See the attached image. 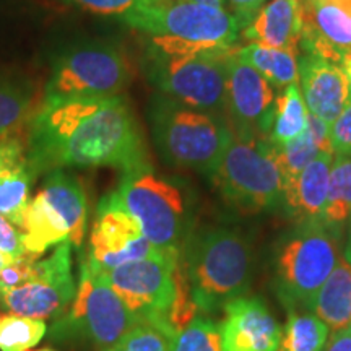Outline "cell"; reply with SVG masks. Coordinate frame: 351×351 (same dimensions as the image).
I'll return each mask as SVG.
<instances>
[{"label":"cell","instance_id":"obj_19","mask_svg":"<svg viewBox=\"0 0 351 351\" xmlns=\"http://www.w3.org/2000/svg\"><path fill=\"white\" fill-rule=\"evenodd\" d=\"M34 174L26 158V143L15 135L0 140V215L20 230Z\"/></svg>","mask_w":351,"mask_h":351},{"label":"cell","instance_id":"obj_2","mask_svg":"<svg viewBox=\"0 0 351 351\" xmlns=\"http://www.w3.org/2000/svg\"><path fill=\"white\" fill-rule=\"evenodd\" d=\"M179 263L197 309L208 315L247 295L256 270V251L241 228L204 225L192 232Z\"/></svg>","mask_w":351,"mask_h":351},{"label":"cell","instance_id":"obj_1","mask_svg":"<svg viewBox=\"0 0 351 351\" xmlns=\"http://www.w3.org/2000/svg\"><path fill=\"white\" fill-rule=\"evenodd\" d=\"M26 158L34 178L56 169L152 166L145 137L122 95L43 103L29 122Z\"/></svg>","mask_w":351,"mask_h":351},{"label":"cell","instance_id":"obj_26","mask_svg":"<svg viewBox=\"0 0 351 351\" xmlns=\"http://www.w3.org/2000/svg\"><path fill=\"white\" fill-rule=\"evenodd\" d=\"M280 351H326L330 328L307 309H288Z\"/></svg>","mask_w":351,"mask_h":351},{"label":"cell","instance_id":"obj_17","mask_svg":"<svg viewBox=\"0 0 351 351\" xmlns=\"http://www.w3.org/2000/svg\"><path fill=\"white\" fill-rule=\"evenodd\" d=\"M298 75L309 112L330 127L350 101L343 70L319 56L298 54Z\"/></svg>","mask_w":351,"mask_h":351},{"label":"cell","instance_id":"obj_9","mask_svg":"<svg viewBox=\"0 0 351 351\" xmlns=\"http://www.w3.org/2000/svg\"><path fill=\"white\" fill-rule=\"evenodd\" d=\"M86 226L85 189L67 169H56L46 174L41 191L26 205L20 231L26 254L38 258L65 241L82 247Z\"/></svg>","mask_w":351,"mask_h":351},{"label":"cell","instance_id":"obj_37","mask_svg":"<svg viewBox=\"0 0 351 351\" xmlns=\"http://www.w3.org/2000/svg\"><path fill=\"white\" fill-rule=\"evenodd\" d=\"M340 69L343 70V73L346 75V80H348V83H350V99H351V52H345L343 57H341Z\"/></svg>","mask_w":351,"mask_h":351},{"label":"cell","instance_id":"obj_41","mask_svg":"<svg viewBox=\"0 0 351 351\" xmlns=\"http://www.w3.org/2000/svg\"><path fill=\"white\" fill-rule=\"evenodd\" d=\"M0 322H2V317H0Z\"/></svg>","mask_w":351,"mask_h":351},{"label":"cell","instance_id":"obj_10","mask_svg":"<svg viewBox=\"0 0 351 351\" xmlns=\"http://www.w3.org/2000/svg\"><path fill=\"white\" fill-rule=\"evenodd\" d=\"M148 36L174 38L207 47H239L243 25L226 8L192 0H143L122 19Z\"/></svg>","mask_w":351,"mask_h":351},{"label":"cell","instance_id":"obj_11","mask_svg":"<svg viewBox=\"0 0 351 351\" xmlns=\"http://www.w3.org/2000/svg\"><path fill=\"white\" fill-rule=\"evenodd\" d=\"M129 83L130 69L119 47L104 41L78 43L56 57L44 103L116 96Z\"/></svg>","mask_w":351,"mask_h":351},{"label":"cell","instance_id":"obj_5","mask_svg":"<svg viewBox=\"0 0 351 351\" xmlns=\"http://www.w3.org/2000/svg\"><path fill=\"white\" fill-rule=\"evenodd\" d=\"M138 324L103 274L83 258L75 300L54 319L47 340L80 351H108Z\"/></svg>","mask_w":351,"mask_h":351},{"label":"cell","instance_id":"obj_25","mask_svg":"<svg viewBox=\"0 0 351 351\" xmlns=\"http://www.w3.org/2000/svg\"><path fill=\"white\" fill-rule=\"evenodd\" d=\"M307 116L309 109L306 106L300 82L283 88L275 99L274 124L269 140L275 147H282L300 137L307 127Z\"/></svg>","mask_w":351,"mask_h":351},{"label":"cell","instance_id":"obj_6","mask_svg":"<svg viewBox=\"0 0 351 351\" xmlns=\"http://www.w3.org/2000/svg\"><path fill=\"white\" fill-rule=\"evenodd\" d=\"M343 243L322 221H296L276 239L271 289L285 309H306L341 258Z\"/></svg>","mask_w":351,"mask_h":351},{"label":"cell","instance_id":"obj_31","mask_svg":"<svg viewBox=\"0 0 351 351\" xmlns=\"http://www.w3.org/2000/svg\"><path fill=\"white\" fill-rule=\"evenodd\" d=\"M65 2L73 3V5L96 13V15L124 19L132 10H135L143 0H65Z\"/></svg>","mask_w":351,"mask_h":351},{"label":"cell","instance_id":"obj_18","mask_svg":"<svg viewBox=\"0 0 351 351\" xmlns=\"http://www.w3.org/2000/svg\"><path fill=\"white\" fill-rule=\"evenodd\" d=\"M333 152H320L296 178L285 179L282 213L296 221H320L326 207Z\"/></svg>","mask_w":351,"mask_h":351},{"label":"cell","instance_id":"obj_40","mask_svg":"<svg viewBox=\"0 0 351 351\" xmlns=\"http://www.w3.org/2000/svg\"><path fill=\"white\" fill-rule=\"evenodd\" d=\"M39 351H52V350H47V348H46V350H39Z\"/></svg>","mask_w":351,"mask_h":351},{"label":"cell","instance_id":"obj_20","mask_svg":"<svg viewBox=\"0 0 351 351\" xmlns=\"http://www.w3.org/2000/svg\"><path fill=\"white\" fill-rule=\"evenodd\" d=\"M302 19L300 0H270L241 33V38L298 56Z\"/></svg>","mask_w":351,"mask_h":351},{"label":"cell","instance_id":"obj_7","mask_svg":"<svg viewBox=\"0 0 351 351\" xmlns=\"http://www.w3.org/2000/svg\"><path fill=\"white\" fill-rule=\"evenodd\" d=\"M210 181L221 200L239 215L251 217L283 210V171L269 138L234 135Z\"/></svg>","mask_w":351,"mask_h":351},{"label":"cell","instance_id":"obj_27","mask_svg":"<svg viewBox=\"0 0 351 351\" xmlns=\"http://www.w3.org/2000/svg\"><path fill=\"white\" fill-rule=\"evenodd\" d=\"M32 90L23 83L0 77V140L23 124L32 111Z\"/></svg>","mask_w":351,"mask_h":351},{"label":"cell","instance_id":"obj_22","mask_svg":"<svg viewBox=\"0 0 351 351\" xmlns=\"http://www.w3.org/2000/svg\"><path fill=\"white\" fill-rule=\"evenodd\" d=\"M328 130L330 127L326 122L309 112L307 127L300 137L282 145V147L274 145L285 179L296 178L320 152H332Z\"/></svg>","mask_w":351,"mask_h":351},{"label":"cell","instance_id":"obj_38","mask_svg":"<svg viewBox=\"0 0 351 351\" xmlns=\"http://www.w3.org/2000/svg\"><path fill=\"white\" fill-rule=\"evenodd\" d=\"M192 2L204 3V5H212V7L225 8V0H192Z\"/></svg>","mask_w":351,"mask_h":351},{"label":"cell","instance_id":"obj_3","mask_svg":"<svg viewBox=\"0 0 351 351\" xmlns=\"http://www.w3.org/2000/svg\"><path fill=\"white\" fill-rule=\"evenodd\" d=\"M122 205L137 219L156 249L181 257L197 228V195L186 179L142 168L121 176L116 189Z\"/></svg>","mask_w":351,"mask_h":351},{"label":"cell","instance_id":"obj_21","mask_svg":"<svg viewBox=\"0 0 351 351\" xmlns=\"http://www.w3.org/2000/svg\"><path fill=\"white\" fill-rule=\"evenodd\" d=\"M306 309L317 315L332 333L351 326V263L343 256Z\"/></svg>","mask_w":351,"mask_h":351},{"label":"cell","instance_id":"obj_33","mask_svg":"<svg viewBox=\"0 0 351 351\" xmlns=\"http://www.w3.org/2000/svg\"><path fill=\"white\" fill-rule=\"evenodd\" d=\"M0 252L13 261L26 256L21 231L2 215H0Z\"/></svg>","mask_w":351,"mask_h":351},{"label":"cell","instance_id":"obj_14","mask_svg":"<svg viewBox=\"0 0 351 351\" xmlns=\"http://www.w3.org/2000/svg\"><path fill=\"white\" fill-rule=\"evenodd\" d=\"M163 256L168 254L145 238L137 219L122 205L116 191L99 200L85 257L96 270L108 271L140 258Z\"/></svg>","mask_w":351,"mask_h":351},{"label":"cell","instance_id":"obj_35","mask_svg":"<svg viewBox=\"0 0 351 351\" xmlns=\"http://www.w3.org/2000/svg\"><path fill=\"white\" fill-rule=\"evenodd\" d=\"M326 351H351V326L341 332L332 333Z\"/></svg>","mask_w":351,"mask_h":351},{"label":"cell","instance_id":"obj_15","mask_svg":"<svg viewBox=\"0 0 351 351\" xmlns=\"http://www.w3.org/2000/svg\"><path fill=\"white\" fill-rule=\"evenodd\" d=\"M274 86L238 54L228 59V121L238 137L269 138L275 111Z\"/></svg>","mask_w":351,"mask_h":351},{"label":"cell","instance_id":"obj_24","mask_svg":"<svg viewBox=\"0 0 351 351\" xmlns=\"http://www.w3.org/2000/svg\"><path fill=\"white\" fill-rule=\"evenodd\" d=\"M238 54L276 90L282 91L291 83L300 82L298 75V56L289 51L249 43L238 47Z\"/></svg>","mask_w":351,"mask_h":351},{"label":"cell","instance_id":"obj_36","mask_svg":"<svg viewBox=\"0 0 351 351\" xmlns=\"http://www.w3.org/2000/svg\"><path fill=\"white\" fill-rule=\"evenodd\" d=\"M341 256L348 263H351V217L348 221V226H346L345 239H343V249H341Z\"/></svg>","mask_w":351,"mask_h":351},{"label":"cell","instance_id":"obj_13","mask_svg":"<svg viewBox=\"0 0 351 351\" xmlns=\"http://www.w3.org/2000/svg\"><path fill=\"white\" fill-rule=\"evenodd\" d=\"M72 247V243L65 241L56 245L49 257L43 261L36 258L28 282L0 291V306L10 314L23 317L43 320L59 317L77 295Z\"/></svg>","mask_w":351,"mask_h":351},{"label":"cell","instance_id":"obj_29","mask_svg":"<svg viewBox=\"0 0 351 351\" xmlns=\"http://www.w3.org/2000/svg\"><path fill=\"white\" fill-rule=\"evenodd\" d=\"M171 351H221L219 324L205 314L197 315L176 333Z\"/></svg>","mask_w":351,"mask_h":351},{"label":"cell","instance_id":"obj_34","mask_svg":"<svg viewBox=\"0 0 351 351\" xmlns=\"http://www.w3.org/2000/svg\"><path fill=\"white\" fill-rule=\"evenodd\" d=\"M230 3L231 10L234 12L232 15L239 20V23L243 25V29L247 26L251 21L256 19V15L261 12L263 5L270 2V0H225V3Z\"/></svg>","mask_w":351,"mask_h":351},{"label":"cell","instance_id":"obj_30","mask_svg":"<svg viewBox=\"0 0 351 351\" xmlns=\"http://www.w3.org/2000/svg\"><path fill=\"white\" fill-rule=\"evenodd\" d=\"M173 337L152 324H138L108 351H171Z\"/></svg>","mask_w":351,"mask_h":351},{"label":"cell","instance_id":"obj_12","mask_svg":"<svg viewBox=\"0 0 351 351\" xmlns=\"http://www.w3.org/2000/svg\"><path fill=\"white\" fill-rule=\"evenodd\" d=\"M178 257H148L101 271L138 322L152 324L174 339L169 313L176 300Z\"/></svg>","mask_w":351,"mask_h":351},{"label":"cell","instance_id":"obj_8","mask_svg":"<svg viewBox=\"0 0 351 351\" xmlns=\"http://www.w3.org/2000/svg\"><path fill=\"white\" fill-rule=\"evenodd\" d=\"M236 47L189 54L148 51L147 73L166 98L228 119V59Z\"/></svg>","mask_w":351,"mask_h":351},{"label":"cell","instance_id":"obj_32","mask_svg":"<svg viewBox=\"0 0 351 351\" xmlns=\"http://www.w3.org/2000/svg\"><path fill=\"white\" fill-rule=\"evenodd\" d=\"M330 147L335 156H351V99L328 130Z\"/></svg>","mask_w":351,"mask_h":351},{"label":"cell","instance_id":"obj_16","mask_svg":"<svg viewBox=\"0 0 351 351\" xmlns=\"http://www.w3.org/2000/svg\"><path fill=\"white\" fill-rule=\"evenodd\" d=\"M221 351H280L283 328L263 298L244 295L225 306Z\"/></svg>","mask_w":351,"mask_h":351},{"label":"cell","instance_id":"obj_23","mask_svg":"<svg viewBox=\"0 0 351 351\" xmlns=\"http://www.w3.org/2000/svg\"><path fill=\"white\" fill-rule=\"evenodd\" d=\"M351 217V156L333 158L328 178L327 200L320 221L343 243Z\"/></svg>","mask_w":351,"mask_h":351},{"label":"cell","instance_id":"obj_4","mask_svg":"<svg viewBox=\"0 0 351 351\" xmlns=\"http://www.w3.org/2000/svg\"><path fill=\"white\" fill-rule=\"evenodd\" d=\"M148 119L153 142L166 165L208 179L234 137L225 117L187 108L161 93L153 99Z\"/></svg>","mask_w":351,"mask_h":351},{"label":"cell","instance_id":"obj_39","mask_svg":"<svg viewBox=\"0 0 351 351\" xmlns=\"http://www.w3.org/2000/svg\"><path fill=\"white\" fill-rule=\"evenodd\" d=\"M12 261H13V258H10L8 256H5V254L0 252V271H2L3 267L8 265V263H10Z\"/></svg>","mask_w":351,"mask_h":351},{"label":"cell","instance_id":"obj_28","mask_svg":"<svg viewBox=\"0 0 351 351\" xmlns=\"http://www.w3.org/2000/svg\"><path fill=\"white\" fill-rule=\"evenodd\" d=\"M47 333L43 319L8 314L0 322V351H28Z\"/></svg>","mask_w":351,"mask_h":351}]
</instances>
